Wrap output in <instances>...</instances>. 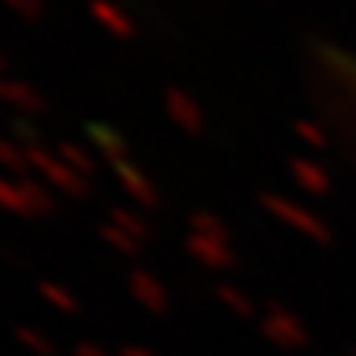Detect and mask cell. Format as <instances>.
<instances>
[{
	"instance_id": "5bb4252c",
	"label": "cell",
	"mask_w": 356,
	"mask_h": 356,
	"mask_svg": "<svg viewBox=\"0 0 356 356\" xmlns=\"http://www.w3.org/2000/svg\"><path fill=\"white\" fill-rule=\"evenodd\" d=\"M215 297L225 304V310H231L234 317H251L254 314V300H251V293L241 291V287H234V284H215Z\"/></svg>"
},
{
	"instance_id": "7402d4cb",
	"label": "cell",
	"mask_w": 356,
	"mask_h": 356,
	"mask_svg": "<svg viewBox=\"0 0 356 356\" xmlns=\"http://www.w3.org/2000/svg\"><path fill=\"white\" fill-rule=\"evenodd\" d=\"M119 356H159V353L145 343H126L122 350H119Z\"/></svg>"
},
{
	"instance_id": "2e32d148",
	"label": "cell",
	"mask_w": 356,
	"mask_h": 356,
	"mask_svg": "<svg viewBox=\"0 0 356 356\" xmlns=\"http://www.w3.org/2000/svg\"><path fill=\"white\" fill-rule=\"evenodd\" d=\"M56 152L63 155V162L70 168H76L79 175H86V178L96 175V159H92V149L79 145V142H60V145H56Z\"/></svg>"
},
{
	"instance_id": "8fae6325",
	"label": "cell",
	"mask_w": 356,
	"mask_h": 356,
	"mask_svg": "<svg viewBox=\"0 0 356 356\" xmlns=\"http://www.w3.org/2000/svg\"><path fill=\"white\" fill-rule=\"evenodd\" d=\"M261 327H264V333L277 346H297V340H300V327L293 323V317L284 314V310H274V307L264 314Z\"/></svg>"
},
{
	"instance_id": "cb8c5ba5",
	"label": "cell",
	"mask_w": 356,
	"mask_h": 356,
	"mask_svg": "<svg viewBox=\"0 0 356 356\" xmlns=\"http://www.w3.org/2000/svg\"><path fill=\"white\" fill-rule=\"evenodd\" d=\"M300 136H307V139L320 142V136H317V129H314V126H300Z\"/></svg>"
},
{
	"instance_id": "ba28073f",
	"label": "cell",
	"mask_w": 356,
	"mask_h": 356,
	"mask_svg": "<svg viewBox=\"0 0 356 356\" xmlns=\"http://www.w3.org/2000/svg\"><path fill=\"white\" fill-rule=\"evenodd\" d=\"M0 102L3 106H10L17 115H40L47 113V96L40 92V89H33L30 83H24V79H7L3 76V86H0Z\"/></svg>"
},
{
	"instance_id": "52a82bcc",
	"label": "cell",
	"mask_w": 356,
	"mask_h": 356,
	"mask_svg": "<svg viewBox=\"0 0 356 356\" xmlns=\"http://www.w3.org/2000/svg\"><path fill=\"white\" fill-rule=\"evenodd\" d=\"M89 17H92V24L99 26L102 33H109L115 40H132L139 33L132 13L122 3H115V0H89Z\"/></svg>"
},
{
	"instance_id": "3957f363",
	"label": "cell",
	"mask_w": 356,
	"mask_h": 356,
	"mask_svg": "<svg viewBox=\"0 0 356 356\" xmlns=\"http://www.w3.org/2000/svg\"><path fill=\"white\" fill-rule=\"evenodd\" d=\"M109 168H113L115 181H119V188L126 191V195L136 204H139V208H145V211H155V208L162 204V195H159V188H155V181L145 175V168H139L136 162H132V159L109 162Z\"/></svg>"
},
{
	"instance_id": "484cf974",
	"label": "cell",
	"mask_w": 356,
	"mask_h": 356,
	"mask_svg": "<svg viewBox=\"0 0 356 356\" xmlns=\"http://www.w3.org/2000/svg\"><path fill=\"white\" fill-rule=\"evenodd\" d=\"M0 86H3V76H0Z\"/></svg>"
},
{
	"instance_id": "7a4b0ae2",
	"label": "cell",
	"mask_w": 356,
	"mask_h": 356,
	"mask_svg": "<svg viewBox=\"0 0 356 356\" xmlns=\"http://www.w3.org/2000/svg\"><path fill=\"white\" fill-rule=\"evenodd\" d=\"M53 208L56 198L40 178H10L0 172V211L17 218H47Z\"/></svg>"
},
{
	"instance_id": "d4e9b609",
	"label": "cell",
	"mask_w": 356,
	"mask_h": 356,
	"mask_svg": "<svg viewBox=\"0 0 356 356\" xmlns=\"http://www.w3.org/2000/svg\"><path fill=\"white\" fill-rule=\"evenodd\" d=\"M0 70H3V56H0Z\"/></svg>"
},
{
	"instance_id": "8992f818",
	"label": "cell",
	"mask_w": 356,
	"mask_h": 356,
	"mask_svg": "<svg viewBox=\"0 0 356 356\" xmlns=\"http://www.w3.org/2000/svg\"><path fill=\"white\" fill-rule=\"evenodd\" d=\"M185 251L208 270H231L238 261L228 238H204V234H191V231L185 238Z\"/></svg>"
},
{
	"instance_id": "30bf717a",
	"label": "cell",
	"mask_w": 356,
	"mask_h": 356,
	"mask_svg": "<svg viewBox=\"0 0 356 356\" xmlns=\"http://www.w3.org/2000/svg\"><path fill=\"white\" fill-rule=\"evenodd\" d=\"M0 172L10 178H30V155L13 136H0Z\"/></svg>"
},
{
	"instance_id": "6da1fadb",
	"label": "cell",
	"mask_w": 356,
	"mask_h": 356,
	"mask_svg": "<svg viewBox=\"0 0 356 356\" xmlns=\"http://www.w3.org/2000/svg\"><path fill=\"white\" fill-rule=\"evenodd\" d=\"M24 145V142H20ZM26 155H30V168H33V175L47 185L50 191H60L66 198H86L92 185H89L86 175H79L76 168H70L63 162V155L56 152V149H47L43 142H26L24 145Z\"/></svg>"
},
{
	"instance_id": "277c9868",
	"label": "cell",
	"mask_w": 356,
	"mask_h": 356,
	"mask_svg": "<svg viewBox=\"0 0 356 356\" xmlns=\"http://www.w3.org/2000/svg\"><path fill=\"white\" fill-rule=\"evenodd\" d=\"M129 293H132V300L145 310V314H152V317H165L168 307H172V293H168L165 280L152 274L149 267H136L132 274H129Z\"/></svg>"
},
{
	"instance_id": "4fadbf2b",
	"label": "cell",
	"mask_w": 356,
	"mask_h": 356,
	"mask_svg": "<svg viewBox=\"0 0 356 356\" xmlns=\"http://www.w3.org/2000/svg\"><path fill=\"white\" fill-rule=\"evenodd\" d=\"M106 221H109V225H115L119 231L132 234L136 241H142V244L149 241V225H145V218H142L139 211H132V208H122V204H115V208H109Z\"/></svg>"
},
{
	"instance_id": "9a60e30c",
	"label": "cell",
	"mask_w": 356,
	"mask_h": 356,
	"mask_svg": "<svg viewBox=\"0 0 356 356\" xmlns=\"http://www.w3.org/2000/svg\"><path fill=\"white\" fill-rule=\"evenodd\" d=\"M188 231L191 234H204V238H228L231 241V231H228V225H225V218H218L215 211H208V208L191 211L188 215Z\"/></svg>"
},
{
	"instance_id": "603a6c76",
	"label": "cell",
	"mask_w": 356,
	"mask_h": 356,
	"mask_svg": "<svg viewBox=\"0 0 356 356\" xmlns=\"http://www.w3.org/2000/svg\"><path fill=\"white\" fill-rule=\"evenodd\" d=\"M297 178H300L304 185H310V188H317V185H314V181H317V172L310 165H297Z\"/></svg>"
},
{
	"instance_id": "5b68a950",
	"label": "cell",
	"mask_w": 356,
	"mask_h": 356,
	"mask_svg": "<svg viewBox=\"0 0 356 356\" xmlns=\"http://www.w3.org/2000/svg\"><path fill=\"white\" fill-rule=\"evenodd\" d=\"M162 99H165V115L172 119V126H178L185 136H204L208 119H204L202 102L195 99L191 92H185V89H178V86H168Z\"/></svg>"
},
{
	"instance_id": "e0dca14e",
	"label": "cell",
	"mask_w": 356,
	"mask_h": 356,
	"mask_svg": "<svg viewBox=\"0 0 356 356\" xmlns=\"http://www.w3.org/2000/svg\"><path fill=\"white\" fill-rule=\"evenodd\" d=\"M13 337H17V343L24 346L26 353H33V356H53V353H56V346H53V340H50V337H47L43 330H40V327L20 323V327L13 330Z\"/></svg>"
},
{
	"instance_id": "d6986e66",
	"label": "cell",
	"mask_w": 356,
	"mask_h": 356,
	"mask_svg": "<svg viewBox=\"0 0 356 356\" xmlns=\"http://www.w3.org/2000/svg\"><path fill=\"white\" fill-rule=\"evenodd\" d=\"M320 56H323V63L333 66V70L356 89V56H350V53H343V50H323Z\"/></svg>"
},
{
	"instance_id": "7c38bea8",
	"label": "cell",
	"mask_w": 356,
	"mask_h": 356,
	"mask_svg": "<svg viewBox=\"0 0 356 356\" xmlns=\"http://www.w3.org/2000/svg\"><path fill=\"white\" fill-rule=\"evenodd\" d=\"M37 291L53 310H60V314H66V317H76L79 314V297L70 291L66 284H60V280H40Z\"/></svg>"
},
{
	"instance_id": "9c48e42d",
	"label": "cell",
	"mask_w": 356,
	"mask_h": 356,
	"mask_svg": "<svg viewBox=\"0 0 356 356\" xmlns=\"http://www.w3.org/2000/svg\"><path fill=\"white\" fill-rule=\"evenodd\" d=\"M86 136H89V145H92V152L106 159V162H119V159H132L129 155V145L126 139L115 132L113 126H106V122H92L86 126Z\"/></svg>"
},
{
	"instance_id": "44dd1931",
	"label": "cell",
	"mask_w": 356,
	"mask_h": 356,
	"mask_svg": "<svg viewBox=\"0 0 356 356\" xmlns=\"http://www.w3.org/2000/svg\"><path fill=\"white\" fill-rule=\"evenodd\" d=\"M73 356H113L102 343H92V340H79L73 346Z\"/></svg>"
},
{
	"instance_id": "ffe728a7",
	"label": "cell",
	"mask_w": 356,
	"mask_h": 356,
	"mask_svg": "<svg viewBox=\"0 0 356 356\" xmlns=\"http://www.w3.org/2000/svg\"><path fill=\"white\" fill-rule=\"evenodd\" d=\"M3 3H7L20 20H30V24L43 17V0H3Z\"/></svg>"
},
{
	"instance_id": "ac0fdd59",
	"label": "cell",
	"mask_w": 356,
	"mask_h": 356,
	"mask_svg": "<svg viewBox=\"0 0 356 356\" xmlns=\"http://www.w3.org/2000/svg\"><path fill=\"white\" fill-rule=\"evenodd\" d=\"M99 238H102L106 244H109L113 251H119V254H126V257H136V254L142 251V248H145L142 241H136L132 234L119 231L115 225H109V221H102V225H99Z\"/></svg>"
}]
</instances>
